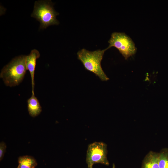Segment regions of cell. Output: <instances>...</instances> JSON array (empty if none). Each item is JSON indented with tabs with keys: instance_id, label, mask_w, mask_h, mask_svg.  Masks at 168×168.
<instances>
[{
	"instance_id": "cell-2",
	"label": "cell",
	"mask_w": 168,
	"mask_h": 168,
	"mask_svg": "<svg viewBox=\"0 0 168 168\" xmlns=\"http://www.w3.org/2000/svg\"><path fill=\"white\" fill-rule=\"evenodd\" d=\"M107 48L90 51L83 49L77 53L78 59L86 70L93 73L102 81L109 79L102 68L101 63Z\"/></svg>"
},
{
	"instance_id": "cell-8",
	"label": "cell",
	"mask_w": 168,
	"mask_h": 168,
	"mask_svg": "<svg viewBox=\"0 0 168 168\" xmlns=\"http://www.w3.org/2000/svg\"><path fill=\"white\" fill-rule=\"evenodd\" d=\"M27 102L28 111L31 116L35 117L40 113L42 108L34 93H32L31 97L28 99Z\"/></svg>"
},
{
	"instance_id": "cell-12",
	"label": "cell",
	"mask_w": 168,
	"mask_h": 168,
	"mask_svg": "<svg viewBox=\"0 0 168 168\" xmlns=\"http://www.w3.org/2000/svg\"><path fill=\"white\" fill-rule=\"evenodd\" d=\"M112 168H115V165L114 164H113Z\"/></svg>"
},
{
	"instance_id": "cell-6",
	"label": "cell",
	"mask_w": 168,
	"mask_h": 168,
	"mask_svg": "<svg viewBox=\"0 0 168 168\" xmlns=\"http://www.w3.org/2000/svg\"><path fill=\"white\" fill-rule=\"evenodd\" d=\"M40 56V54L38 50L36 49L32 50L30 53L26 57V65L27 70L30 73L32 86V93H34V74L36 64V61Z\"/></svg>"
},
{
	"instance_id": "cell-5",
	"label": "cell",
	"mask_w": 168,
	"mask_h": 168,
	"mask_svg": "<svg viewBox=\"0 0 168 168\" xmlns=\"http://www.w3.org/2000/svg\"><path fill=\"white\" fill-rule=\"evenodd\" d=\"M107 145L102 142H95L89 145L86 151V161L88 168H93L96 163L108 166Z\"/></svg>"
},
{
	"instance_id": "cell-11",
	"label": "cell",
	"mask_w": 168,
	"mask_h": 168,
	"mask_svg": "<svg viewBox=\"0 0 168 168\" xmlns=\"http://www.w3.org/2000/svg\"><path fill=\"white\" fill-rule=\"evenodd\" d=\"M6 145L3 142H2L0 143V160L3 159L6 148Z\"/></svg>"
},
{
	"instance_id": "cell-4",
	"label": "cell",
	"mask_w": 168,
	"mask_h": 168,
	"mask_svg": "<svg viewBox=\"0 0 168 168\" xmlns=\"http://www.w3.org/2000/svg\"><path fill=\"white\" fill-rule=\"evenodd\" d=\"M108 42L109 45L107 49L112 47H115L125 59L134 55L137 51V48L132 39L124 33H113Z\"/></svg>"
},
{
	"instance_id": "cell-1",
	"label": "cell",
	"mask_w": 168,
	"mask_h": 168,
	"mask_svg": "<svg viewBox=\"0 0 168 168\" xmlns=\"http://www.w3.org/2000/svg\"><path fill=\"white\" fill-rule=\"evenodd\" d=\"M26 57L21 55L15 57L2 69L0 77L6 86H14L22 82L27 70Z\"/></svg>"
},
{
	"instance_id": "cell-10",
	"label": "cell",
	"mask_w": 168,
	"mask_h": 168,
	"mask_svg": "<svg viewBox=\"0 0 168 168\" xmlns=\"http://www.w3.org/2000/svg\"><path fill=\"white\" fill-rule=\"evenodd\" d=\"M159 153V168H168V149L163 148Z\"/></svg>"
},
{
	"instance_id": "cell-7",
	"label": "cell",
	"mask_w": 168,
	"mask_h": 168,
	"mask_svg": "<svg viewBox=\"0 0 168 168\" xmlns=\"http://www.w3.org/2000/svg\"><path fill=\"white\" fill-rule=\"evenodd\" d=\"M159 153L150 151L144 157L141 168H159Z\"/></svg>"
},
{
	"instance_id": "cell-9",
	"label": "cell",
	"mask_w": 168,
	"mask_h": 168,
	"mask_svg": "<svg viewBox=\"0 0 168 168\" xmlns=\"http://www.w3.org/2000/svg\"><path fill=\"white\" fill-rule=\"evenodd\" d=\"M18 162L17 168H35L37 165L36 161L33 157L27 155L19 157Z\"/></svg>"
},
{
	"instance_id": "cell-3",
	"label": "cell",
	"mask_w": 168,
	"mask_h": 168,
	"mask_svg": "<svg viewBox=\"0 0 168 168\" xmlns=\"http://www.w3.org/2000/svg\"><path fill=\"white\" fill-rule=\"evenodd\" d=\"M58 14L54 10L51 1L41 0L35 2L31 16L40 22V29H45L50 25L59 24L56 18Z\"/></svg>"
}]
</instances>
